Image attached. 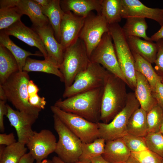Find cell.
<instances>
[{"label": "cell", "mask_w": 163, "mask_h": 163, "mask_svg": "<svg viewBox=\"0 0 163 163\" xmlns=\"http://www.w3.org/2000/svg\"><path fill=\"white\" fill-rule=\"evenodd\" d=\"M104 86L56 101L54 105L66 112L97 123L100 120Z\"/></svg>", "instance_id": "cell-1"}, {"label": "cell", "mask_w": 163, "mask_h": 163, "mask_svg": "<svg viewBox=\"0 0 163 163\" xmlns=\"http://www.w3.org/2000/svg\"><path fill=\"white\" fill-rule=\"evenodd\" d=\"M126 83L109 72L105 81L102 97L100 120L107 123L125 106L127 100Z\"/></svg>", "instance_id": "cell-2"}, {"label": "cell", "mask_w": 163, "mask_h": 163, "mask_svg": "<svg viewBox=\"0 0 163 163\" xmlns=\"http://www.w3.org/2000/svg\"><path fill=\"white\" fill-rule=\"evenodd\" d=\"M28 73L23 71L16 72L2 85L7 100L17 110L38 117L41 110L33 107L29 101L27 87L30 80Z\"/></svg>", "instance_id": "cell-3"}, {"label": "cell", "mask_w": 163, "mask_h": 163, "mask_svg": "<svg viewBox=\"0 0 163 163\" xmlns=\"http://www.w3.org/2000/svg\"><path fill=\"white\" fill-rule=\"evenodd\" d=\"M109 28L118 61L127 85L134 91L136 83L135 60L126 37L118 23L109 25Z\"/></svg>", "instance_id": "cell-4"}, {"label": "cell", "mask_w": 163, "mask_h": 163, "mask_svg": "<svg viewBox=\"0 0 163 163\" xmlns=\"http://www.w3.org/2000/svg\"><path fill=\"white\" fill-rule=\"evenodd\" d=\"M90 61L85 44L79 38L65 49L63 60L59 67L65 88L72 84L76 76L86 68Z\"/></svg>", "instance_id": "cell-5"}, {"label": "cell", "mask_w": 163, "mask_h": 163, "mask_svg": "<svg viewBox=\"0 0 163 163\" xmlns=\"http://www.w3.org/2000/svg\"><path fill=\"white\" fill-rule=\"evenodd\" d=\"M140 107L134 93H128L125 106L110 122L107 123H97L100 138L106 142L122 138L127 134V126L129 120L133 112Z\"/></svg>", "instance_id": "cell-6"}, {"label": "cell", "mask_w": 163, "mask_h": 163, "mask_svg": "<svg viewBox=\"0 0 163 163\" xmlns=\"http://www.w3.org/2000/svg\"><path fill=\"white\" fill-rule=\"evenodd\" d=\"M109 72L101 65L91 62L75 77L69 87L65 88L62 96L66 98L104 85Z\"/></svg>", "instance_id": "cell-7"}, {"label": "cell", "mask_w": 163, "mask_h": 163, "mask_svg": "<svg viewBox=\"0 0 163 163\" xmlns=\"http://www.w3.org/2000/svg\"><path fill=\"white\" fill-rule=\"evenodd\" d=\"M54 127L58 134L55 152L66 163H75L82 153V142L56 115L53 116Z\"/></svg>", "instance_id": "cell-8"}, {"label": "cell", "mask_w": 163, "mask_h": 163, "mask_svg": "<svg viewBox=\"0 0 163 163\" xmlns=\"http://www.w3.org/2000/svg\"><path fill=\"white\" fill-rule=\"evenodd\" d=\"M51 111L83 143L91 142L100 138L97 123L74 114L64 111L54 105Z\"/></svg>", "instance_id": "cell-9"}, {"label": "cell", "mask_w": 163, "mask_h": 163, "mask_svg": "<svg viewBox=\"0 0 163 163\" xmlns=\"http://www.w3.org/2000/svg\"><path fill=\"white\" fill-rule=\"evenodd\" d=\"M112 41L109 32L105 33L92 53L90 60L101 65L108 71L122 79L127 84L119 66Z\"/></svg>", "instance_id": "cell-10"}, {"label": "cell", "mask_w": 163, "mask_h": 163, "mask_svg": "<svg viewBox=\"0 0 163 163\" xmlns=\"http://www.w3.org/2000/svg\"><path fill=\"white\" fill-rule=\"evenodd\" d=\"M109 26L101 14H96L92 11L85 17L79 38L84 43L89 58L103 35L109 31Z\"/></svg>", "instance_id": "cell-11"}, {"label": "cell", "mask_w": 163, "mask_h": 163, "mask_svg": "<svg viewBox=\"0 0 163 163\" xmlns=\"http://www.w3.org/2000/svg\"><path fill=\"white\" fill-rule=\"evenodd\" d=\"M56 137L47 129H43L38 132H34L26 145L36 161L45 159L50 154L55 152L56 145Z\"/></svg>", "instance_id": "cell-12"}, {"label": "cell", "mask_w": 163, "mask_h": 163, "mask_svg": "<svg viewBox=\"0 0 163 163\" xmlns=\"http://www.w3.org/2000/svg\"><path fill=\"white\" fill-rule=\"evenodd\" d=\"M8 113L6 117L11 126L16 131L18 141L26 145L34 131L32 129V126L38 117L18 110L13 109L7 104Z\"/></svg>", "instance_id": "cell-13"}, {"label": "cell", "mask_w": 163, "mask_h": 163, "mask_svg": "<svg viewBox=\"0 0 163 163\" xmlns=\"http://www.w3.org/2000/svg\"><path fill=\"white\" fill-rule=\"evenodd\" d=\"M16 7L23 15H27L33 27H41L49 24L48 18L43 13L40 6L34 0H0V8Z\"/></svg>", "instance_id": "cell-14"}, {"label": "cell", "mask_w": 163, "mask_h": 163, "mask_svg": "<svg viewBox=\"0 0 163 163\" xmlns=\"http://www.w3.org/2000/svg\"><path fill=\"white\" fill-rule=\"evenodd\" d=\"M122 18L130 17L148 18L163 24V8H149L138 0H121Z\"/></svg>", "instance_id": "cell-15"}, {"label": "cell", "mask_w": 163, "mask_h": 163, "mask_svg": "<svg viewBox=\"0 0 163 163\" xmlns=\"http://www.w3.org/2000/svg\"><path fill=\"white\" fill-rule=\"evenodd\" d=\"M85 18L76 15L71 11L64 12L61 24L60 43L65 49L79 38Z\"/></svg>", "instance_id": "cell-16"}, {"label": "cell", "mask_w": 163, "mask_h": 163, "mask_svg": "<svg viewBox=\"0 0 163 163\" xmlns=\"http://www.w3.org/2000/svg\"><path fill=\"white\" fill-rule=\"evenodd\" d=\"M3 30L7 35L13 36L30 46L36 47L45 59L49 60L47 52L40 36L32 28L25 26L21 20Z\"/></svg>", "instance_id": "cell-17"}, {"label": "cell", "mask_w": 163, "mask_h": 163, "mask_svg": "<svg viewBox=\"0 0 163 163\" xmlns=\"http://www.w3.org/2000/svg\"><path fill=\"white\" fill-rule=\"evenodd\" d=\"M32 28L40 37L47 52L48 60L59 67L63 61L65 49L56 40L50 25L49 24L43 27Z\"/></svg>", "instance_id": "cell-18"}, {"label": "cell", "mask_w": 163, "mask_h": 163, "mask_svg": "<svg viewBox=\"0 0 163 163\" xmlns=\"http://www.w3.org/2000/svg\"><path fill=\"white\" fill-rule=\"evenodd\" d=\"M102 0H62L60 5L65 12L71 11L79 16L85 18L93 10L101 14Z\"/></svg>", "instance_id": "cell-19"}, {"label": "cell", "mask_w": 163, "mask_h": 163, "mask_svg": "<svg viewBox=\"0 0 163 163\" xmlns=\"http://www.w3.org/2000/svg\"><path fill=\"white\" fill-rule=\"evenodd\" d=\"M131 154L122 138H120L106 142L104 151L101 156L110 163H123Z\"/></svg>", "instance_id": "cell-20"}, {"label": "cell", "mask_w": 163, "mask_h": 163, "mask_svg": "<svg viewBox=\"0 0 163 163\" xmlns=\"http://www.w3.org/2000/svg\"><path fill=\"white\" fill-rule=\"evenodd\" d=\"M136 86L134 94L140 107L146 112L157 104L152 94V89L148 81L140 72L136 71Z\"/></svg>", "instance_id": "cell-21"}, {"label": "cell", "mask_w": 163, "mask_h": 163, "mask_svg": "<svg viewBox=\"0 0 163 163\" xmlns=\"http://www.w3.org/2000/svg\"><path fill=\"white\" fill-rule=\"evenodd\" d=\"M128 45L132 52L138 54L151 63H154L157 52L156 43L153 41L142 40L133 36L126 37Z\"/></svg>", "instance_id": "cell-22"}, {"label": "cell", "mask_w": 163, "mask_h": 163, "mask_svg": "<svg viewBox=\"0 0 163 163\" xmlns=\"http://www.w3.org/2000/svg\"><path fill=\"white\" fill-rule=\"evenodd\" d=\"M43 14L46 17L52 27L56 38L60 43L61 24L64 12L62 10L60 0H50L49 5L46 7L40 6Z\"/></svg>", "instance_id": "cell-23"}, {"label": "cell", "mask_w": 163, "mask_h": 163, "mask_svg": "<svg viewBox=\"0 0 163 163\" xmlns=\"http://www.w3.org/2000/svg\"><path fill=\"white\" fill-rule=\"evenodd\" d=\"M22 71L27 72H37L53 74L58 77L61 81L63 82V76L59 66L50 60L45 59L39 60L28 57L26 59Z\"/></svg>", "instance_id": "cell-24"}, {"label": "cell", "mask_w": 163, "mask_h": 163, "mask_svg": "<svg viewBox=\"0 0 163 163\" xmlns=\"http://www.w3.org/2000/svg\"><path fill=\"white\" fill-rule=\"evenodd\" d=\"M0 45L6 47L13 55L18 64L19 71H22L27 59L30 56H42V54L32 53L22 49L15 44L5 34L3 30H0Z\"/></svg>", "instance_id": "cell-25"}, {"label": "cell", "mask_w": 163, "mask_h": 163, "mask_svg": "<svg viewBox=\"0 0 163 163\" xmlns=\"http://www.w3.org/2000/svg\"><path fill=\"white\" fill-rule=\"evenodd\" d=\"M19 71L15 58L5 47L0 45V84L2 85L13 74Z\"/></svg>", "instance_id": "cell-26"}, {"label": "cell", "mask_w": 163, "mask_h": 163, "mask_svg": "<svg viewBox=\"0 0 163 163\" xmlns=\"http://www.w3.org/2000/svg\"><path fill=\"white\" fill-rule=\"evenodd\" d=\"M146 114V111L140 107L133 112L128 122L127 133L143 137L147 135Z\"/></svg>", "instance_id": "cell-27"}, {"label": "cell", "mask_w": 163, "mask_h": 163, "mask_svg": "<svg viewBox=\"0 0 163 163\" xmlns=\"http://www.w3.org/2000/svg\"><path fill=\"white\" fill-rule=\"evenodd\" d=\"M126 19V23L122 27L126 37L133 36L142 38L147 41H152L150 37H148L146 34L148 25L145 18L130 17Z\"/></svg>", "instance_id": "cell-28"}, {"label": "cell", "mask_w": 163, "mask_h": 163, "mask_svg": "<svg viewBox=\"0 0 163 163\" xmlns=\"http://www.w3.org/2000/svg\"><path fill=\"white\" fill-rule=\"evenodd\" d=\"M132 52L134 59L136 71L145 77L150 84L152 91L153 90L157 82L161 81V78L157 74L151 63L138 54Z\"/></svg>", "instance_id": "cell-29"}, {"label": "cell", "mask_w": 163, "mask_h": 163, "mask_svg": "<svg viewBox=\"0 0 163 163\" xmlns=\"http://www.w3.org/2000/svg\"><path fill=\"white\" fill-rule=\"evenodd\" d=\"M101 15L109 25L118 23L122 18L121 0H102Z\"/></svg>", "instance_id": "cell-30"}, {"label": "cell", "mask_w": 163, "mask_h": 163, "mask_svg": "<svg viewBox=\"0 0 163 163\" xmlns=\"http://www.w3.org/2000/svg\"><path fill=\"white\" fill-rule=\"evenodd\" d=\"M25 145L18 141L5 147L0 155V163H19L26 153L27 148Z\"/></svg>", "instance_id": "cell-31"}, {"label": "cell", "mask_w": 163, "mask_h": 163, "mask_svg": "<svg viewBox=\"0 0 163 163\" xmlns=\"http://www.w3.org/2000/svg\"><path fill=\"white\" fill-rule=\"evenodd\" d=\"M105 143V140L101 138L91 142H82V153L79 161H91L93 158L101 155L104 151Z\"/></svg>", "instance_id": "cell-32"}, {"label": "cell", "mask_w": 163, "mask_h": 163, "mask_svg": "<svg viewBox=\"0 0 163 163\" xmlns=\"http://www.w3.org/2000/svg\"><path fill=\"white\" fill-rule=\"evenodd\" d=\"M146 120L148 133L160 131L163 122V110L158 104L147 112Z\"/></svg>", "instance_id": "cell-33"}, {"label": "cell", "mask_w": 163, "mask_h": 163, "mask_svg": "<svg viewBox=\"0 0 163 163\" xmlns=\"http://www.w3.org/2000/svg\"><path fill=\"white\" fill-rule=\"evenodd\" d=\"M23 14L16 7L0 8V30H4L21 20Z\"/></svg>", "instance_id": "cell-34"}, {"label": "cell", "mask_w": 163, "mask_h": 163, "mask_svg": "<svg viewBox=\"0 0 163 163\" xmlns=\"http://www.w3.org/2000/svg\"><path fill=\"white\" fill-rule=\"evenodd\" d=\"M145 138L148 149L163 158V135L160 132L149 133Z\"/></svg>", "instance_id": "cell-35"}, {"label": "cell", "mask_w": 163, "mask_h": 163, "mask_svg": "<svg viewBox=\"0 0 163 163\" xmlns=\"http://www.w3.org/2000/svg\"><path fill=\"white\" fill-rule=\"evenodd\" d=\"M122 138L131 153L138 152L148 149L145 137L127 133Z\"/></svg>", "instance_id": "cell-36"}, {"label": "cell", "mask_w": 163, "mask_h": 163, "mask_svg": "<svg viewBox=\"0 0 163 163\" xmlns=\"http://www.w3.org/2000/svg\"><path fill=\"white\" fill-rule=\"evenodd\" d=\"M131 155L139 163H162L163 158L147 149L137 152H132Z\"/></svg>", "instance_id": "cell-37"}, {"label": "cell", "mask_w": 163, "mask_h": 163, "mask_svg": "<svg viewBox=\"0 0 163 163\" xmlns=\"http://www.w3.org/2000/svg\"><path fill=\"white\" fill-rule=\"evenodd\" d=\"M158 50L155 60L154 69L161 78H163V39H159L156 42Z\"/></svg>", "instance_id": "cell-38"}, {"label": "cell", "mask_w": 163, "mask_h": 163, "mask_svg": "<svg viewBox=\"0 0 163 163\" xmlns=\"http://www.w3.org/2000/svg\"><path fill=\"white\" fill-rule=\"evenodd\" d=\"M152 94L158 104L163 110V84L161 81L157 82L154 89L152 91Z\"/></svg>", "instance_id": "cell-39"}, {"label": "cell", "mask_w": 163, "mask_h": 163, "mask_svg": "<svg viewBox=\"0 0 163 163\" xmlns=\"http://www.w3.org/2000/svg\"><path fill=\"white\" fill-rule=\"evenodd\" d=\"M28 99L33 107L41 110L45 108L46 102L44 97H40L37 94L28 96Z\"/></svg>", "instance_id": "cell-40"}, {"label": "cell", "mask_w": 163, "mask_h": 163, "mask_svg": "<svg viewBox=\"0 0 163 163\" xmlns=\"http://www.w3.org/2000/svg\"><path fill=\"white\" fill-rule=\"evenodd\" d=\"M16 142L14 134L11 133L8 134H0V145H10Z\"/></svg>", "instance_id": "cell-41"}, {"label": "cell", "mask_w": 163, "mask_h": 163, "mask_svg": "<svg viewBox=\"0 0 163 163\" xmlns=\"http://www.w3.org/2000/svg\"><path fill=\"white\" fill-rule=\"evenodd\" d=\"M8 113V109L5 101L0 100V131L3 132L5 130L4 123V117L6 116Z\"/></svg>", "instance_id": "cell-42"}, {"label": "cell", "mask_w": 163, "mask_h": 163, "mask_svg": "<svg viewBox=\"0 0 163 163\" xmlns=\"http://www.w3.org/2000/svg\"><path fill=\"white\" fill-rule=\"evenodd\" d=\"M28 96L38 94L39 89L32 80H30L27 87Z\"/></svg>", "instance_id": "cell-43"}, {"label": "cell", "mask_w": 163, "mask_h": 163, "mask_svg": "<svg viewBox=\"0 0 163 163\" xmlns=\"http://www.w3.org/2000/svg\"><path fill=\"white\" fill-rule=\"evenodd\" d=\"M150 37L152 41L155 42L159 39H163V24L158 30Z\"/></svg>", "instance_id": "cell-44"}, {"label": "cell", "mask_w": 163, "mask_h": 163, "mask_svg": "<svg viewBox=\"0 0 163 163\" xmlns=\"http://www.w3.org/2000/svg\"><path fill=\"white\" fill-rule=\"evenodd\" d=\"M34 160V157L29 152L23 156L19 163H33Z\"/></svg>", "instance_id": "cell-45"}, {"label": "cell", "mask_w": 163, "mask_h": 163, "mask_svg": "<svg viewBox=\"0 0 163 163\" xmlns=\"http://www.w3.org/2000/svg\"><path fill=\"white\" fill-rule=\"evenodd\" d=\"M91 163H110L104 159L101 155L92 158Z\"/></svg>", "instance_id": "cell-46"}, {"label": "cell", "mask_w": 163, "mask_h": 163, "mask_svg": "<svg viewBox=\"0 0 163 163\" xmlns=\"http://www.w3.org/2000/svg\"><path fill=\"white\" fill-rule=\"evenodd\" d=\"M34 1L41 6L45 7L49 5L50 0H34Z\"/></svg>", "instance_id": "cell-47"}, {"label": "cell", "mask_w": 163, "mask_h": 163, "mask_svg": "<svg viewBox=\"0 0 163 163\" xmlns=\"http://www.w3.org/2000/svg\"><path fill=\"white\" fill-rule=\"evenodd\" d=\"M0 100L3 101H6L7 100L5 91L1 85H0Z\"/></svg>", "instance_id": "cell-48"}, {"label": "cell", "mask_w": 163, "mask_h": 163, "mask_svg": "<svg viewBox=\"0 0 163 163\" xmlns=\"http://www.w3.org/2000/svg\"><path fill=\"white\" fill-rule=\"evenodd\" d=\"M52 160L53 163H66L56 156H53Z\"/></svg>", "instance_id": "cell-49"}, {"label": "cell", "mask_w": 163, "mask_h": 163, "mask_svg": "<svg viewBox=\"0 0 163 163\" xmlns=\"http://www.w3.org/2000/svg\"><path fill=\"white\" fill-rule=\"evenodd\" d=\"M123 163H139V161L131 155L128 160Z\"/></svg>", "instance_id": "cell-50"}, {"label": "cell", "mask_w": 163, "mask_h": 163, "mask_svg": "<svg viewBox=\"0 0 163 163\" xmlns=\"http://www.w3.org/2000/svg\"><path fill=\"white\" fill-rule=\"evenodd\" d=\"M36 163H53L52 160L49 159H44L42 161H36Z\"/></svg>", "instance_id": "cell-51"}, {"label": "cell", "mask_w": 163, "mask_h": 163, "mask_svg": "<svg viewBox=\"0 0 163 163\" xmlns=\"http://www.w3.org/2000/svg\"><path fill=\"white\" fill-rule=\"evenodd\" d=\"M75 163H91V161H78Z\"/></svg>", "instance_id": "cell-52"}, {"label": "cell", "mask_w": 163, "mask_h": 163, "mask_svg": "<svg viewBox=\"0 0 163 163\" xmlns=\"http://www.w3.org/2000/svg\"><path fill=\"white\" fill-rule=\"evenodd\" d=\"M159 132L163 135V122Z\"/></svg>", "instance_id": "cell-53"}, {"label": "cell", "mask_w": 163, "mask_h": 163, "mask_svg": "<svg viewBox=\"0 0 163 163\" xmlns=\"http://www.w3.org/2000/svg\"><path fill=\"white\" fill-rule=\"evenodd\" d=\"M161 82L163 84V78H161Z\"/></svg>", "instance_id": "cell-54"}, {"label": "cell", "mask_w": 163, "mask_h": 163, "mask_svg": "<svg viewBox=\"0 0 163 163\" xmlns=\"http://www.w3.org/2000/svg\"><path fill=\"white\" fill-rule=\"evenodd\" d=\"M162 163H163V160H162Z\"/></svg>", "instance_id": "cell-55"}]
</instances>
